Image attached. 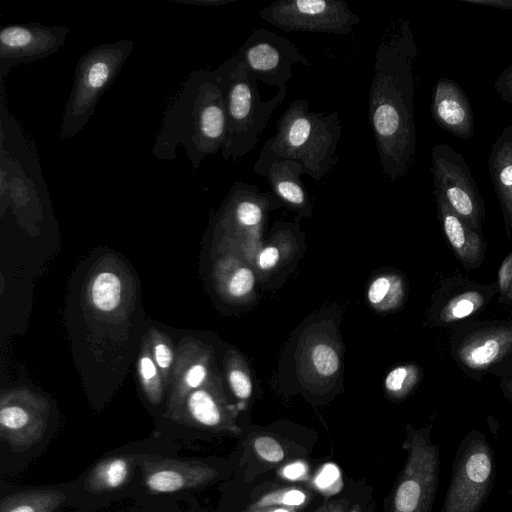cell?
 <instances>
[{"label":"cell","mask_w":512,"mask_h":512,"mask_svg":"<svg viewBox=\"0 0 512 512\" xmlns=\"http://www.w3.org/2000/svg\"><path fill=\"white\" fill-rule=\"evenodd\" d=\"M422 371L414 363L393 368L385 378V388L396 399L407 397L420 382Z\"/></svg>","instance_id":"obj_25"},{"label":"cell","mask_w":512,"mask_h":512,"mask_svg":"<svg viewBox=\"0 0 512 512\" xmlns=\"http://www.w3.org/2000/svg\"><path fill=\"white\" fill-rule=\"evenodd\" d=\"M492 374L502 377H512V359L496 368Z\"/></svg>","instance_id":"obj_44"},{"label":"cell","mask_w":512,"mask_h":512,"mask_svg":"<svg viewBox=\"0 0 512 512\" xmlns=\"http://www.w3.org/2000/svg\"><path fill=\"white\" fill-rule=\"evenodd\" d=\"M69 33L67 26L40 23L12 24L0 31V76L12 67L46 58L60 49Z\"/></svg>","instance_id":"obj_13"},{"label":"cell","mask_w":512,"mask_h":512,"mask_svg":"<svg viewBox=\"0 0 512 512\" xmlns=\"http://www.w3.org/2000/svg\"><path fill=\"white\" fill-rule=\"evenodd\" d=\"M121 281L111 272H101L91 285V300L93 305L103 312L114 310L121 299Z\"/></svg>","instance_id":"obj_24"},{"label":"cell","mask_w":512,"mask_h":512,"mask_svg":"<svg viewBox=\"0 0 512 512\" xmlns=\"http://www.w3.org/2000/svg\"><path fill=\"white\" fill-rule=\"evenodd\" d=\"M253 171L267 179L271 192L284 206L301 216L312 214V203L301 180L304 172L299 162L261 150Z\"/></svg>","instance_id":"obj_16"},{"label":"cell","mask_w":512,"mask_h":512,"mask_svg":"<svg viewBox=\"0 0 512 512\" xmlns=\"http://www.w3.org/2000/svg\"><path fill=\"white\" fill-rule=\"evenodd\" d=\"M501 302L505 304H512V287L507 296Z\"/></svg>","instance_id":"obj_45"},{"label":"cell","mask_w":512,"mask_h":512,"mask_svg":"<svg viewBox=\"0 0 512 512\" xmlns=\"http://www.w3.org/2000/svg\"><path fill=\"white\" fill-rule=\"evenodd\" d=\"M417 48L408 21L386 34L374 55L369 121L383 174L392 182L416 155L414 59Z\"/></svg>","instance_id":"obj_1"},{"label":"cell","mask_w":512,"mask_h":512,"mask_svg":"<svg viewBox=\"0 0 512 512\" xmlns=\"http://www.w3.org/2000/svg\"><path fill=\"white\" fill-rule=\"evenodd\" d=\"M178 3H185L189 5H197V6H203V7H217L221 5L228 4L230 2H233L235 0H175Z\"/></svg>","instance_id":"obj_41"},{"label":"cell","mask_w":512,"mask_h":512,"mask_svg":"<svg viewBox=\"0 0 512 512\" xmlns=\"http://www.w3.org/2000/svg\"><path fill=\"white\" fill-rule=\"evenodd\" d=\"M254 450L266 462L278 463L285 453L280 443L270 436H259L254 440Z\"/></svg>","instance_id":"obj_32"},{"label":"cell","mask_w":512,"mask_h":512,"mask_svg":"<svg viewBox=\"0 0 512 512\" xmlns=\"http://www.w3.org/2000/svg\"><path fill=\"white\" fill-rule=\"evenodd\" d=\"M441 512H479L496 476L494 450L485 435L472 429L460 442Z\"/></svg>","instance_id":"obj_6"},{"label":"cell","mask_w":512,"mask_h":512,"mask_svg":"<svg viewBox=\"0 0 512 512\" xmlns=\"http://www.w3.org/2000/svg\"><path fill=\"white\" fill-rule=\"evenodd\" d=\"M259 16L284 32L347 35L360 23L344 0H278L262 9Z\"/></svg>","instance_id":"obj_10"},{"label":"cell","mask_w":512,"mask_h":512,"mask_svg":"<svg viewBox=\"0 0 512 512\" xmlns=\"http://www.w3.org/2000/svg\"><path fill=\"white\" fill-rule=\"evenodd\" d=\"M273 236L274 243L264 246L257 254L256 265L260 270L266 271L276 267L281 259L280 246L276 244L275 232Z\"/></svg>","instance_id":"obj_33"},{"label":"cell","mask_w":512,"mask_h":512,"mask_svg":"<svg viewBox=\"0 0 512 512\" xmlns=\"http://www.w3.org/2000/svg\"><path fill=\"white\" fill-rule=\"evenodd\" d=\"M134 457L114 455L98 461L84 481V488L99 494L120 489L131 477Z\"/></svg>","instance_id":"obj_21"},{"label":"cell","mask_w":512,"mask_h":512,"mask_svg":"<svg viewBox=\"0 0 512 512\" xmlns=\"http://www.w3.org/2000/svg\"><path fill=\"white\" fill-rule=\"evenodd\" d=\"M500 302L507 296L512 287V251L503 259L497 277Z\"/></svg>","instance_id":"obj_34"},{"label":"cell","mask_w":512,"mask_h":512,"mask_svg":"<svg viewBox=\"0 0 512 512\" xmlns=\"http://www.w3.org/2000/svg\"><path fill=\"white\" fill-rule=\"evenodd\" d=\"M223 93L227 136L221 150L225 161L238 160L252 151L273 112L287 94L278 89L269 100H262L257 80L248 72L236 53L215 69Z\"/></svg>","instance_id":"obj_4"},{"label":"cell","mask_w":512,"mask_h":512,"mask_svg":"<svg viewBox=\"0 0 512 512\" xmlns=\"http://www.w3.org/2000/svg\"><path fill=\"white\" fill-rule=\"evenodd\" d=\"M434 191L475 232L482 234L485 205L464 157L450 145L437 143L431 151Z\"/></svg>","instance_id":"obj_9"},{"label":"cell","mask_w":512,"mask_h":512,"mask_svg":"<svg viewBox=\"0 0 512 512\" xmlns=\"http://www.w3.org/2000/svg\"><path fill=\"white\" fill-rule=\"evenodd\" d=\"M138 368L150 400L152 402H158L160 400L161 391L155 362L148 355H143L139 359Z\"/></svg>","instance_id":"obj_29"},{"label":"cell","mask_w":512,"mask_h":512,"mask_svg":"<svg viewBox=\"0 0 512 512\" xmlns=\"http://www.w3.org/2000/svg\"><path fill=\"white\" fill-rule=\"evenodd\" d=\"M450 353L456 366L480 381L512 359V320H477L450 328Z\"/></svg>","instance_id":"obj_8"},{"label":"cell","mask_w":512,"mask_h":512,"mask_svg":"<svg viewBox=\"0 0 512 512\" xmlns=\"http://www.w3.org/2000/svg\"><path fill=\"white\" fill-rule=\"evenodd\" d=\"M307 472V465L304 462L296 461L284 466L281 469L280 474L285 479L296 481L304 478L307 475Z\"/></svg>","instance_id":"obj_38"},{"label":"cell","mask_w":512,"mask_h":512,"mask_svg":"<svg viewBox=\"0 0 512 512\" xmlns=\"http://www.w3.org/2000/svg\"><path fill=\"white\" fill-rule=\"evenodd\" d=\"M134 47L123 39L97 45L78 60L60 126L61 141L75 137L94 114L100 97L111 87Z\"/></svg>","instance_id":"obj_5"},{"label":"cell","mask_w":512,"mask_h":512,"mask_svg":"<svg viewBox=\"0 0 512 512\" xmlns=\"http://www.w3.org/2000/svg\"><path fill=\"white\" fill-rule=\"evenodd\" d=\"M307 497V493L302 489L296 487L282 488L265 494L249 507L280 506L292 508L303 505Z\"/></svg>","instance_id":"obj_26"},{"label":"cell","mask_w":512,"mask_h":512,"mask_svg":"<svg viewBox=\"0 0 512 512\" xmlns=\"http://www.w3.org/2000/svg\"><path fill=\"white\" fill-rule=\"evenodd\" d=\"M172 412L175 421L216 432L238 434L235 412L227 402L207 389L190 392Z\"/></svg>","instance_id":"obj_17"},{"label":"cell","mask_w":512,"mask_h":512,"mask_svg":"<svg viewBox=\"0 0 512 512\" xmlns=\"http://www.w3.org/2000/svg\"><path fill=\"white\" fill-rule=\"evenodd\" d=\"M255 276L245 265H237L226 279V290L233 298H243L254 288Z\"/></svg>","instance_id":"obj_28"},{"label":"cell","mask_w":512,"mask_h":512,"mask_svg":"<svg viewBox=\"0 0 512 512\" xmlns=\"http://www.w3.org/2000/svg\"><path fill=\"white\" fill-rule=\"evenodd\" d=\"M227 136L223 93L214 70L193 71L174 97L153 147L160 160L176 158L183 147L194 170L221 151Z\"/></svg>","instance_id":"obj_2"},{"label":"cell","mask_w":512,"mask_h":512,"mask_svg":"<svg viewBox=\"0 0 512 512\" xmlns=\"http://www.w3.org/2000/svg\"><path fill=\"white\" fill-rule=\"evenodd\" d=\"M47 407L31 397H9L0 406V438L12 451L36 445L47 428Z\"/></svg>","instance_id":"obj_15"},{"label":"cell","mask_w":512,"mask_h":512,"mask_svg":"<svg viewBox=\"0 0 512 512\" xmlns=\"http://www.w3.org/2000/svg\"><path fill=\"white\" fill-rule=\"evenodd\" d=\"M497 293V283L482 284L461 275L448 276L433 296L425 324L451 328L482 312Z\"/></svg>","instance_id":"obj_12"},{"label":"cell","mask_w":512,"mask_h":512,"mask_svg":"<svg viewBox=\"0 0 512 512\" xmlns=\"http://www.w3.org/2000/svg\"><path fill=\"white\" fill-rule=\"evenodd\" d=\"M499 387L504 397L512 403V377H502Z\"/></svg>","instance_id":"obj_42"},{"label":"cell","mask_w":512,"mask_h":512,"mask_svg":"<svg viewBox=\"0 0 512 512\" xmlns=\"http://www.w3.org/2000/svg\"><path fill=\"white\" fill-rule=\"evenodd\" d=\"M341 131L338 111H311L308 100L295 99L280 116L276 133L261 150L299 162L304 174L320 181L338 160L336 150Z\"/></svg>","instance_id":"obj_3"},{"label":"cell","mask_w":512,"mask_h":512,"mask_svg":"<svg viewBox=\"0 0 512 512\" xmlns=\"http://www.w3.org/2000/svg\"><path fill=\"white\" fill-rule=\"evenodd\" d=\"M347 507L346 500H333L325 503L320 508H318L315 512H345Z\"/></svg>","instance_id":"obj_40"},{"label":"cell","mask_w":512,"mask_h":512,"mask_svg":"<svg viewBox=\"0 0 512 512\" xmlns=\"http://www.w3.org/2000/svg\"><path fill=\"white\" fill-rule=\"evenodd\" d=\"M460 1L467 3V4H471V5L512 10V0H460Z\"/></svg>","instance_id":"obj_39"},{"label":"cell","mask_w":512,"mask_h":512,"mask_svg":"<svg viewBox=\"0 0 512 512\" xmlns=\"http://www.w3.org/2000/svg\"><path fill=\"white\" fill-rule=\"evenodd\" d=\"M349 512H361V508L359 505H355Z\"/></svg>","instance_id":"obj_46"},{"label":"cell","mask_w":512,"mask_h":512,"mask_svg":"<svg viewBox=\"0 0 512 512\" xmlns=\"http://www.w3.org/2000/svg\"><path fill=\"white\" fill-rule=\"evenodd\" d=\"M229 386L235 397L247 400L253 390L252 379L249 372L242 366L231 367L227 373Z\"/></svg>","instance_id":"obj_30"},{"label":"cell","mask_w":512,"mask_h":512,"mask_svg":"<svg viewBox=\"0 0 512 512\" xmlns=\"http://www.w3.org/2000/svg\"><path fill=\"white\" fill-rule=\"evenodd\" d=\"M405 295V284L397 275L379 276L368 288V300L376 308L388 310L398 307Z\"/></svg>","instance_id":"obj_23"},{"label":"cell","mask_w":512,"mask_h":512,"mask_svg":"<svg viewBox=\"0 0 512 512\" xmlns=\"http://www.w3.org/2000/svg\"><path fill=\"white\" fill-rule=\"evenodd\" d=\"M173 354L168 345L157 343L154 347V362L162 370H167L172 364Z\"/></svg>","instance_id":"obj_37"},{"label":"cell","mask_w":512,"mask_h":512,"mask_svg":"<svg viewBox=\"0 0 512 512\" xmlns=\"http://www.w3.org/2000/svg\"><path fill=\"white\" fill-rule=\"evenodd\" d=\"M243 512H296L295 510L288 507H280V506H267L261 508H247Z\"/></svg>","instance_id":"obj_43"},{"label":"cell","mask_w":512,"mask_h":512,"mask_svg":"<svg viewBox=\"0 0 512 512\" xmlns=\"http://www.w3.org/2000/svg\"><path fill=\"white\" fill-rule=\"evenodd\" d=\"M237 54L248 72L268 86H287L294 65H311L291 40L265 28L254 29Z\"/></svg>","instance_id":"obj_11"},{"label":"cell","mask_w":512,"mask_h":512,"mask_svg":"<svg viewBox=\"0 0 512 512\" xmlns=\"http://www.w3.org/2000/svg\"><path fill=\"white\" fill-rule=\"evenodd\" d=\"M434 195L438 219L458 260L467 269L479 268L484 261L486 249L482 234L475 232L461 219L439 193L434 192Z\"/></svg>","instance_id":"obj_19"},{"label":"cell","mask_w":512,"mask_h":512,"mask_svg":"<svg viewBox=\"0 0 512 512\" xmlns=\"http://www.w3.org/2000/svg\"><path fill=\"white\" fill-rule=\"evenodd\" d=\"M311 363L316 372L324 377L335 374L340 365L336 350L329 344L319 343L311 351Z\"/></svg>","instance_id":"obj_27"},{"label":"cell","mask_w":512,"mask_h":512,"mask_svg":"<svg viewBox=\"0 0 512 512\" xmlns=\"http://www.w3.org/2000/svg\"><path fill=\"white\" fill-rule=\"evenodd\" d=\"M488 168L504 218L512 229V124L504 127L493 143Z\"/></svg>","instance_id":"obj_20"},{"label":"cell","mask_w":512,"mask_h":512,"mask_svg":"<svg viewBox=\"0 0 512 512\" xmlns=\"http://www.w3.org/2000/svg\"><path fill=\"white\" fill-rule=\"evenodd\" d=\"M314 484L323 493L338 492L342 485L339 468L334 463L323 465L314 478Z\"/></svg>","instance_id":"obj_31"},{"label":"cell","mask_w":512,"mask_h":512,"mask_svg":"<svg viewBox=\"0 0 512 512\" xmlns=\"http://www.w3.org/2000/svg\"><path fill=\"white\" fill-rule=\"evenodd\" d=\"M407 459L392 497L391 512H431L439 485L440 451L431 439L432 425L406 426Z\"/></svg>","instance_id":"obj_7"},{"label":"cell","mask_w":512,"mask_h":512,"mask_svg":"<svg viewBox=\"0 0 512 512\" xmlns=\"http://www.w3.org/2000/svg\"><path fill=\"white\" fill-rule=\"evenodd\" d=\"M494 88L503 101L512 105V63L496 78Z\"/></svg>","instance_id":"obj_35"},{"label":"cell","mask_w":512,"mask_h":512,"mask_svg":"<svg viewBox=\"0 0 512 512\" xmlns=\"http://www.w3.org/2000/svg\"><path fill=\"white\" fill-rule=\"evenodd\" d=\"M508 494L512 496V486L507 490Z\"/></svg>","instance_id":"obj_47"},{"label":"cell","mask_w":512,"mask_h":512,"mask_svg":"<svg viewBox=\"0 0 512 512\" xmlns=\"http://www.w3.org/2000/svg\"><path fill=\"white\" fill-rule=\"evenodd\" d=\"M431 115L440 128L455 137L470 139L474 135L470 101L461 86L452 79L439 78L436 81Z\"/></svg>","instance_id":"obj_18"},{"label":"cell","mask_w":512,"mask_h":512,"mask_svg":"<svg viewBox=\"0 0 512 512\" xmlns=\"http://www.w3.org/2000/svg\"><path fill=\"white\" fill-rule=\"evenodd\" d=\"M67 496L55 489H32L5 496L0 502V512H55Z\"/></svg>","instance_id":"obj_22"},{"label":"cell","mask_w":512,"mask_h":512,"mask_svg":"<svg viewBox=\"0 0 512 512\" xmlns=\"http://www.w3.org/2000/svg\"><path fill=\"white\" fill-rule=\"evenodd\" d=\"M207 367L203 363L192 365L185 373L183 378L185 390H196L200 387L207 377Z\"/></svg>","instance_id":"obj_36"},{"label":"cell","mask_w":512,"mask_h":512,"mask_svg":"<svg viewBox=\"0 0 512 512\" xmlns=\"http://www.w3.org/2000/svg\"><path fill=\"white\" fill-rule=\"evenodd\" d=\"M138 465L145 487L154 494L194 489L211 482L217 471L202 462L169 457H140Z\"/></svg>","instance_id":"obj_14"}]
</instances>
